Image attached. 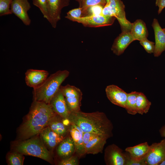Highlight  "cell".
<instances>
[{
    "instance_id": "cell-41",
    "label": "cell",
    "mask_w": 165,
    "mask_h": 165,
    "mask_svg": "<svg viewBox=\"0 0 165 165\" xmlns=\"http://www.w3.org/2000/svg\"><path fill=\"white\" fill-rule=\"evenodd\" d=\"M163 30L165 32V28H163Z\"/></svg>"
},
{
    "instance_id": "cell-26",
    "label": "cell",
    "mask_w": 165,
    "mask_h": 165,
    "mask_svg": "<svg viewBox=\"0 0 165 165\" xmlns=\"http://www.w3.org/2000/svg\"><path fill=\"white\" fill-rule=\"evenodd\" d=\"M12 0H0V16L9 15L12 13L10 5Z\"/></svg>"
},
{
    "instance_id": "cell-19",
    "label": "cell",
    "mask_w": 165,
    "mask_h": 165,
    "mask_svg": "<svg viewBox=\"0 0 165 165\" xmlns=\"http://www.w3.org/2000/svg\"><path fill=\"white\" fill-rule=\"evenodd\" d=\"M63 120V118L57 114L50 120L48 126L60 136L64 138L69 132L71 125H66L64 123Z\"/></svg>"
},
{
    "instance_id": "cell-22",
    "label": "cell",
    "mask_w": 165,
    "mask_h": 165,
    "mask_svg": "<svg viewBox=\"0 0 165 165\" xmlns=\"http://www.w3.org/2000/svg\"><path fill=\"white\" fill-rule=\"evenodd\" d=\"M108 138L99 136L89 141L85 145L86 154H96L101 153Z\"/></svg>"
},
{
    "instance_id": "cell-21",
    "label": "cell",
    "mask_w": 165,
    "mask_h": 165,
    "mask_svg": "<svg viewBox=\"0 0 165 165\" xmlns=\"http://www.w3.org/2000/svg\"><path fill=\"white\" fill-rule=\"evenodd\" d=\"M75 148L71 136L64 138L59 144L57 149L58 155L61 157L67 158L75 152Z\"/></svg>"
},
{
    "instance_id": "cell-25",
    "label": "cell",
    "mask_w": 165,
    "mask_h": 165,
    "mask_svg": "<svg viewBox=\"0 0 165 165\" xmlns=\"http://www.w3.org/2000/svg\"><path fill=\"white\" fill-rule=\"evenodd\" d=\"M138 92L132 91L128 93L125 108L129 114L135 115L137 113L136 108V97Z\"/></svg>"
},
{
    "instance_id": "cell-1",
    "label": "cell",
    "mask_w": 165,
    "mask_h": 165,
    "mask_svg": "<svg viewBox=\"0 0 165 165\" xmlns=\"http://www.w3.org/2000/svg\"><path fill=\"white\" fill-rule=\"evenodd\" d=\"M70 123L79 127L84 132H91L108 138L112 135L111 122L103 112H70L68 118Z\"/></svg>"
},
{
    "instance_id": "cell-9",
    "label": "cell",
    "mask_w": 165,
    "mask_h": 165,
    "mask_svg": "<svg viewBox=\"0 0 165 165\" xmlns=\"http://www.w3.org/2000/svg\"><path fill=\"white\" fill-rule=\"evenodd\" d=\"M165 159V139L150 145L144 160L147 165H159Z\"/></svg>"
},
{
    "instance_id": "cell-11",
    "label": "cell",
    "mask_w": 165,
    "mask_h": 165,
    "mask_svg": "<svg viewBox=\"0 0 165 165\" xmlns=\"http://www.w3.org/2000/svg\"><path fill=\"white\" fill-rule=\"evenodd\" d=\"M31 8L28 0H12L10 5L12 13L18 18L26 26H29L31 20L28 12Z\"/></svg>"
},
{
    "instance_id": "cell-13",
    "label": "cell",
    "mask_w": 165,
    "mask_h": 165,
    "mask_svg": "<svg viewBox=\"0 0 165 165\" xmlns=\"http://www.w3.org/2000/svg\"><path fill=\"white\" fill-rule=\"evenodd\" d=\"M50 104L55 112L63 119L68 118L70 112L60 89L53 97Z\"/></svg>"
},
{
    "instance_id": "cell-33",
    "label": "cell",
    "mask_w": 165,
    "mask_h": 165,
    "mask_svg": "<svg viewBox=\"0 0 165 165\" xmlns=\"http://www.w3.org/2000/svg\"><path fill=\"white\" fill-rule=\"evenodd\" d=\"M141 45L148 53H153L155 48V43L148 40L147 38L140 41Z\"/></svg>"
},
{
    "instance_id": "cell-34",
    "label": "cell",
    "mask_w": 165,
    "mask_h": 165,
    "mask_svg": "<svg viewBox=\"0 0 165 165\" xmlns=\"http://www.w3.org/2000/svg\"><path fill=\"white\" fill-rule=\"evenodd\" d=\"M76 155L72 156L62 160L59 163L60 165H78L79 164L78 158Z\"/></svg>"
},
{
    "instance_id": "cell-6",
    "label": "cell",
    "mask_w": 165,
    "mask_h": 165,
    "mask_svg": "<svg viewBox=\"0 0 165 165\" xmlns=\"http://www.w3.org/2000/svg\"><path fill=\"white\" fill-rule=\"evenodd\" d=\"M60 89L65 97L70 112L80 111L82 96L80 90L75 86L69 84L64 86H61Z\"/></svg>"
},
{
    "instance_id": "cell-2",
    "label": "cell",
    "mask_w": 165,
    "mask_h": 165,
    "mask_svg": "<svg viewBox=\"0 0 165 165\" xmlns=\"http://www.w3.org/2000/svg\"><path fill=\"white\" fill-rule=\"evenodd\" d=\"M57 114L50 104L34 101L20 129L21 137L27 138L40 133Z\"/></svg>"
},
{
    "instance_id": "cell-7",
    "label": "cell",
    "mask_w": 165,
    "mask_h": 165,
    "mask_svg": "<svg viewBox=\"0 0 165 165\" xmlns=\"http://www.w3.org/2000/svg\"><path fill=\"white\" fill-rule=\"evenodd\" d=\"M116 18L114 16L101 15L74 18L70 20L81 23L85 27L96 28L111 25L114 23Z\"/></svg>"
},
{
    "instance_id": "cell-4",
    "label": "cell",
    "mask_w": 165,
    "mask_h": 165,
    "mask_svg": "<svg viewBox=\"0 0 165 165\" xmlns=\"http://www.w3.org/2000/svg\"><path fill=\"white\" fill-rule=\"evenodd\" d=\"M16 149L22 154L36 157L47 161L51 159L49 152L37 138H32L20 143Z\"/></svg>"
},
{
    "instance_id": "cell-16",
    "label": "cell",
    "mask_w": 165,
    "mask_h": 165,
    "mask_svg": "<svg viewBox=\"0 0 165 165\" xmlns=\"http://www.w3.org/2000/svg\"><path fill=\"white\" fill-rule=\"evenodd\" d=\"M155 37V57L160 56L165 50V32L160 27L157 20L154 19L152 24Z\"/></svg>"
},
{
    "instance_id": "cell-31",
    "label": "cell",
    "mask_w": 165,
    "mask_h": 165,
    "mask_svg": "<svg viewBox=\"0 0 165 165\" xmlns=\"http://www.w3.org/2000/svg\"><path fill=\"white\" fill-rule=\"evenodd\" d=\"M85 16L84 13L82 9L79 7L72 9L67 13L65 18L70 20L74 18H79Z\"/></svg>"
},
{
    "instance_id": "cell-28",
    "label": "cell",
    "mask_w": 165,
    "mask_h": 165,
    "mask_svg": "<svg viewBox=\"0 0 165 165\" xmlns=\"http://www.w3.org/2000/svg\"><path fill=\"white\" fill-rule=\"evenodd\" d=\"M32 3L39 8L43 17L47 20V0H32Z\"/></svg>"
},
{
    "instance_id": "cell-5",
    "label": "cell",
    "mask_w": 165,
    "mask_h": 165,
    "mask_svg": "<svg viewBox=\"0 0 165 165\" xmlns=\"http://www.w3.org/2000/svg\"><path fill=\"white\" fill-rule=\"evenodd\" d=\"M102 14L116 18L120 25L122 31H130L132 23L126 18L125 6L121 0H109L104 7Z\"/></svg>"
},
{
    "instance_id": "cell-20",
    "label": "cell",
    "mask_w": 165,
    "mask_h": 165,
    "mask_svg": "<svg viewBox=\"0 0 165 165\" xmlns=\"http://www.w3.org/2000/svg\"><path fill=\"white\" fill-rule=\"evenodd\" d=\"M130 32L134 41H141L147 38L148 35L145 24L141 19L132 23Z\"/></svg>"
},
{
    "instance_id": "cell-39",
    "label": "cell",
    "mask_w": 165,
    "mask_h": 165,
    "mask_svg": "<svg viewBox=\"0 0 165 165\" xmlns=\"http://www.w3.org/2000/svg\"><path fill=\"white\" fill-rule=\"evenodd\" d=\"M159 165H165V159L160 163Z\"/></svg>"
},
{
    "instance_id": "cell-38",
    "label": "cell",
    "mask_w": 165,
    "mask_h": 165,
    "mask_svg": "<svg viewBox=\"0 0 165 165\" xmlns=\"http://www.w3.org/2000/svg\"><path fill=\"white\" fill-rule=\"evenodd\" d=\"M75 0V1L78 2V3L79 4V6H80L81 5L82 2L83 1V0Z\"/></svg>"
},
{
    "instance_id": "cell-35",
    "label": "cell",
    "mask_w": 165,
    "mask_h": 165,
    "mask_svg": "<svg viewBox=\"0 0 165 165\" xmlns=\"http://www.w3.org/2000/svg\"><path fill=\"white\" fill-rule=\"evenodd\" d=\"M99 136H101L93 133L83 132V139L85 146L89 141Z\"/></svg>"
},
{
    "instance_id": "cell-12",
    "label": "cell",
    "mask_w": 165,
    "mask_h": 165,
    "mask_svg": "<svg viewBox=\"0 0 165 165\" xmlns=\"http://www.w3.org/2000/svg\"><path fill=\"white\" fill-rule=\"evenodd\" d=\"M105 91L107 97L112 103L125 108L128 93L118 86L114 85L107 86Z\"/></svg>"
},
{
    "instance_id": "cell-17",
    "label": "cell",
    "mask_w": 165,
    "mask_h": 165,
    "mask_svg": "<svg viewBox=\"0 0 165 165\" xmlns=\"http://www.w3.org/2000/svg\"><path fill=\"white\" fill-rule=\"evenodd\" d=\"M69 132L75 145V152L79 158L86 154L83 139V131L78 127L71 124Z\"/></svg>"
},
{
    "instance_id": "cell-23",
    "label": "cell",
    "mask_w": 165,
    "mask_h": 165,
    "mask_svg": "<svg viewBox=\"0 0 165 165\" xmlns=\"http://www.w3.org/2000/svg\"><path fill=\"white\" fill-rule=\"evenodd\" d=\"M149 147L148 143L145 142L134 146L127 147L125 150L133 158L139 160H145Z\"/></svg>"
},
{
    "instance_id": "cell-30",
    "label": "cell",
    "mask_w": 165,
    "mask_h": 165,
    "mask_svg": "<svg viewBox=\"0 0 165 165\" xmlns=\"http://www.w3.org/2000/svg\"><path fill=\"white\" fill-rule=\"evenodd\" d=\"M104 6L97 5L90 7L85 10L86 16L102 15V11Z\"/></svg>"
},
{
    "instance_id": "cell-14",
    "label": "cell",
    "mask_w": 165,
    "mask_h": 165,
    "mask_svg": "<svg viewBox=\"0 0 165 165\" xmlns=\"http://www.w3.org/2000/svg\"><path fill=\"white\" fill-rule=\"evenodd\" d=\"M48 71L34 69L28 70L25 73V81L27 85L33 88L42 84L47 78Z\"/></svg>"
},
{
    "instance_id": "cell-24",
    "label": "cell",
    "mask_w": 165,
    "mask_h": 165,
    "mask_svg": "<svg viewBox=\"0 0 165 165\" xmlns=\"http://www.w3.org/2000/svg\"><path fill=\"white\" fill-rule=\"evenodd\" d=\"M151 102L142 92H138L136 97V108L137 113L142 115L147 113L151 105Z\"/></svg>"
},
{
    "instance_id": "cell-3",
    "label": "cell",
    "mask_w": 165,
    "mask_h": 165,
    "mask_svg": "<svg viewBox=\"0 0 165 165\" xmlns=\"http://www.w3.org/2000/svg\"><path fill=\"white\" fill-rule=\"evenodd\" d=\"M67 70H59L51 74L40 85L33 88L34 101L48 104L60 89L61 85L69 76Z\"/></svg>"
},
{
    "instance_id": "cell-29",
    "label": "cell",
    "mask_w": 165,
    "mask_h": 165,
    "mask_svg": "<svg viewBox=\"0 0 165 165\" xmlns=\"http://www.w3.org/2000/svg\"><path fill=\"white\" fill-rule=\"evenodd\" d=\"M22 154L19 152H14L10 154L8 157L9 163L11 165H22L23 164V158Z\"/></svg>"
},
{
    "instance_id": "cell-40",
    "label": "cell",
    "mask_w": 165,
    "mask_h": 165,
    "mask_svg": "<svg viewBox=\"0 0 165 165\" xmlns=\"http://www.w3.org/2000/svg\"><path fill=\"white\" fill-rule=\"evenodd\" d=\"M109 0H106L107 3H108L109 2Z\"/></svg>"
},
{
    "instance_id": "cell-15",
    "label": "cell",
    "mask_w": 165,
    "mask_h": 165,
    "mask_svg": "<svg viewBox=\"0 0 165 165\" xmlns=\"http://www.w3.org/2000/svg\"><path fill=\"white\" fill-rule=\"evenodd\" d=\"M134 41L130 31H122L114 40L111 50L114 54L119 56Z\"/></svg>"
},
{
    "instance_id": "cell-18",
    "label": "cell",
    "mask_w": 165,
    "mask_h": 165,
    "mask_svg": "<svg viewBox=\"0 0 165 165\" xmlns=\"http://www.w3.org/2000/svg\"><path fill=\"white\" fill-rule=\"evenodd\" d=\"M40 134L42 141L50 148H54L64 138L54 132L48 126L44 128Z\"/></svg>"
},
{
    "instance_id": "cell-8",
    "label": "cell",
    "mask_w": 165,
    "mask_h": 165,
    "mask_svg": "<svg viewBox=\"0 0 165 165\" xmlns=\"http://www.w3.org/2000/svg\"><path fill=\"white\" fill-rule=\"evenodd\" d=\"M70 0H47L48 18L47 20L53 28H56L61 20L62 9L68 6Z\"/></svg>"
},
{
    "instance_id": "cell-37",
    "label": "cell",
    "mask_w": 165,
    "mask_h": 165,
    "mask_svg": "<svg viewBox=\"0 0 165 165\" xmlns=\"http://www.w3.org/2000/svg\"><path fill=\"white\" fill-rule=\"evenodd\" d=\"M159 131L161 137L164 138L165 139V125L161 127Z\"/></svg>"
},
{
    "instance_id": "cell-32",
    "label": "cell",
    "mask_w": 165,
    "mask_h": 165,
    "mask_svg": "<svg viewBox=\"0 0 165 165\" xmlns=\"http://www.w3.org/2000/svg\"><path fill=\"white\" fill-rule=\"evenodd\" d=\"M126 156L125 165H147L144 160H139L132 157L127 152H125Z\"/></svg>"
},
{
    "instance_id": "cell-27",
    "label": "cell",
    "mask_w": 165,
    "mask_h": 165,
    "mask_svg": "<svg viewBox=\"0 0 165 165\" xmlns=\"http://www.w3.org/2000/svg\"><path fill=\"white\" fill-rule=\"evenodd\" d=\"M106 3V0H83L79 7L82 9L85 13V10L90 7L97 5L105 6Z\"/></svg>"
},
{
    "instance_id": "cell-36",
    "label": "cell",
    "mask_w": 165,
    "mask_h": 165,
    "mask_svg": "<svg viewBox=\"0 0 165 165\" xmlns=\"http://www.w3.org/2000/svg\"><path fill=\"white\" fill-rule=\"evenodd\" d=\"M156 5L158 6V13L160 14L165 7V0H156Z\"/></svg>"
},
{
    "instance_id": "cell-10",
    "label": "cell",
    "mask_w": 165,
    "mask_h": 165,
    "mask_svg": "<svg viewBox=\"0 0 165 165\" xmlns=\"http://www.w3.org/2000/svg\"><path fill=\"white\" fill-rule=\"evenodd\" d=\"M104 160L107 165H125V153L115 144H111L105 149Z\"/></svg>"
}]
</instances>
